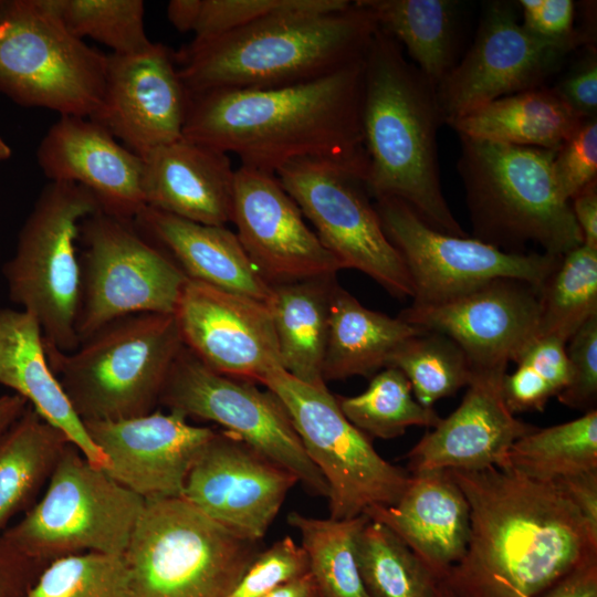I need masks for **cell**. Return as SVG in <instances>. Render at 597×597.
Returning a JSON list of instances; mask_svg holds the SVG:
<instances>
[{"label":"cell","mask_w":597,"mask_h":597,"mask_svg":"<svg viewBox=\"0 0 597 597\" xmlns=\"http://www.w3.org/2000/svg\"><path fill=\"white\" fill-rule=\"evenodd\" d=\"M449 471L470 506L465 554L443 578L459 597H537L597 559V528L556 481L510 465Z\"/></svg>","instance_id":"obj_1"},{"label":"cell","mask_w":597,"mask_h":597,"mask_svg":"<svg viewBox=\"0 0 597 597\" xmlns=\"http://www.w3.org/2000/svg\"><path fill=\"white\" fill-rule=\"evenodd\" d=\"M363 76L364 57L295 85L189 94L182 136L266 172L315 160L338 166L365 184Z\"/></svg>","instance_id":"obj_2"},{"label":"cell","mask_w":597,"mask_h":597,"mask_svg":"<svg viewBox=\"0 0 597 597\" xmlns=\"http://www.w3.org/2000/svg\"><path fill=\"white\" fill-rule=\"evenodd\" d=\"M437 87L379 28L364 56L362 128L368 158L366 190L397 198L433 229L467 237L440 185Z\"/></svg>","instance_id":"obj_3"},{"label":"cell","mask_w":597,"mask_h":597,"mask_svg":"<svg viewBox=\"0 0 597 597\" xmlns=\"http://www.w3.org/2000/svg\"><path fill=\"white\" fill-rule=\"evenodd\" d=\"M378 29L357 1L346 9L269 17L175 53L189 94L313 81L364 57Z\"/></svg>","instance_id":"obj_4"},{"label":"cell","mask_w":597,"mask_h":597,"mask_svg":"<svg viewBox=\"0 0 597 597\" xmlns=\"http://www.w3.org/2000/svg\"><path fill=\"white\" fill-rule=\"evenodd\" d=\"M460 140L458 169L475 239L507 252L533 242L557 256L583 244L554 177L555 150Z\"/></svg>","instance_id":"obj_5"},{"label":"cell","mask_w":597,"mask_h":597,"mask_svg":"<svg viewBox=\"0 0 597 597\" xmlns=\"http://www.w3.org/2000/svg\"><path fill=\"white\" fill-rule=\"evenodd\" d=\"M182 346L174 314L143 313L105 324L73 352L45 348L53 373L84 422L154 411Z\"/></svg>","instance_id":"obj_6"},{"label":"cell","mask_w":597,"mask_h":597,"mask_svg":"<svg viewBox=\"0 0 597 597\" xmlns=\"http://www.w3.org/2000/svg\"><path fill=\"white\" fill-rule=\"evenodd\" d=\"M260 552L182 498L147 499L124 554L133 597H227Z\"/></svg>","instance_id":"obj_7"},{"label":"cell","mask_w":597,"mask_h":597,"mask_svg":"<svg viewBox=\"0 0 597 597\" xmlns=\"http://www.w3.org/2000/svg\"><path fill=\"white\" fill-rule=\"evenodd\" d=\"M98 210L96 198L82 186L50 181L20 231L14 255L3 266L11 301L36 320L46 348L70 353L80 344L76 242L82 221Z\"/></svg>","instance_id":"obj_8"},{"label":"cell","mask_w":597,"mask_h":597,"mask_svg":"<svg viewBox=\"0 0 597 597\" xmlns=\"http://www.w3.org/2000/svg\"><path fill=\"white\" fill-rule=\"evenodd\" d=\"M107 55L72 34L51 0L0 4V92L19 105L93 117L102 103Z\"/></svg>","instance_id":"obj_9"},{"label":"cell","mask_w":597,"mask_h":597,"mask_svg":"<svg viewBox=\"0 0 597 597\" xmlns=\"http://www.w3.org/2000/svg\"><path fill=\"white\" fill-rule=\"evenodd\" d=\"M42 498L2 535L45 564L85 552L124 555L145 499L93 465L72 443Z\"/></svg>","instance_id":"obj_10"},{"label":"cell","mask_w":597,"mask_h":597,"mask_svg":"<svg viewBox=\"0 0 597 597\" xmlns=\"http://www.w3.org/2000/svg\"><path fill=\"white\" fill-rule=\"evenodd\" d=\"M260 384L281 400L306 454L325 478L329 517L352 519L369 507L397 503L410 473L378 454L327 387L301 381L284 369L268 374Z\"/></svg>","instance_id":"obj_11"},{"label":"cell","mask_w":597,"mask_h":597,"mask_svg":"<svg viewBox=\"0 0 597 597\" xmlns=\"http://www.w3.org/2000/svg\"><path fill=\"white\" fill-rule=\"evenodd\" d=\"M78 239L84 245L76 321L80 342L124 316L175 314L188 277L134 220L98 210L82 221Z\"/></svg>","instance_id":"obj_12"},{"label":"cell","mask_w":597,"mask_h":597,"mask_svg":"<svg viewBox=\"0 0 597 597\" xmlns=\"http://www.w3.org/2000/svg\"><path fill=\"white\" fill-rule=\"evenodd\" d=\"M159 404L186 418L211 421L292 472L312 494L328 498L281 400L255 383L219 374L182 346L165 380Z\"/></svg>","instance_id":"obj_13"},{"label":"cell","mask_w":597,"mask_h":597,"mask_svg":"<svg viewBox=\"0 0 597 597\" xmlns=\"http://www.w3.org/2000/svg\"><path fill=\"white\" fill-rule=\"evenodd\" d=\"M374 207L409 274L412 305L441 303L499 277L541 287L563 256L507 252L475 238L440 232L397 198L376 199Z\"/></svg>","instance_id":"obj_14"},{"label":"cell","mask_w":597,"mask_h":597,"mask_svg":"<svg viewBox=\"0 0 597 597\" xmlns=\"http://www.w3.org/2000/svg\"><path fill=\"white\" fill-rule=\"evenodd\" d=\"M275 175L341 269L365 273L397 298H412L404 261L386 237L363 180L315 160L293 161Z\"/></svg>","instance_id":"obj_15"},{"label":"cell","mask_w":597,"mask_h":597,"mask_svg":"<svg viewBox=\"0 0 597 597\" xmlns=\"http://www.w3.org/2000/svg\"><path fill=\"white\" fill-rule=\"evenodd\" d=\"M585 30L565 39H544L519 22L513 4H488L473 45L437 86L442 122L498 98L541 87L565 57L586 44Z\"/></svg>","instance_id":"obj_16"},{"label":"cell","mask_w":597,"mask_h":597,"mask_svg":"<svg viewBox=\"0 0 597 597\" xmlns=\"http://www.w3.org/2000/svg\"><path fill=\"white\" fill-rule=\"evenodd\" d=\"M297 482L287 469L222 430L200 450L181 498L230 532L260 542Z\"/></svg>","instance_id":"obj_17"},{"label":"cell","mask_w":597,"mask_h":597,"mask_svg":"<svg viewBox=\"0 0 597 597\" xmlns=\"http://www.w3.org/2000/svg\"><path fill=\"white\" fill-rule=\"evenodd\" d=\"M540 311V286L499 277L441 303L411 304L398 317L449 336L473 370H506L537 338Z\"/></svg>","instance_id":"obj_18"},{"label":"cell","mask_w":597,"mask_h":597,"mask_svg":"<svg viewBox=\"0 0 597 597\" xmlns=\"http://www.w3.org/2000/svg\"><path fill=\"white\" fill-rule=\"evenodd\" d=\"M231 222L270 286L336 275L342 270L275 174L242 165L235 170Z\"/></svg>","instance_id":"obj_19"},{"label":"cell","mask_w":597,"mask_h":597,"mask_svg":"<svg viewBox=\"0 0 597 597\" xmlns=\"http://www.w3.org/2000/svg\"><path fill=\"white\" fill-rule=\"evenodd\" d=\"M174 315L184 346L219 374L260 384L283 369L264 302L188 279Z\"/></svg>","instance_id":"obj_20"},{"label":"cell","mask_w":597,"mask_h":597,"mask_svg":"<svg viewBox=\"0 0 597 597\" xmlns=\"http://www.w3.org/2000/svg\"><path fill=\"white\" fill-rule=\"evenodd\" d=\"M189 93L175 53L160 43L107 55L105 90L91 117L138 156L182 137Z\"/></svg>","instance_id":"obj_21"},{"label":"cell","mask_w":597,"mask_h":597,"mask_svg":"<svg viewBox=\"0 0 597 597\" xmlns=\"http://www.w3.org/2000/svg\"><path fill=\"white\" fill-rule=\"evenodd\" d=\"M83 423L107 460L105 473L145 500L181 498L193 461L216 431L170 410Z\"/></svg>","instance_id":"obj_22"},{"label":"cell","mask_w":597,"mask_h":597,"mask_svg":"<svg viewBox=\"0 0 597 597\" xmlns=\"http://www.w3.org/2000/svg\"><path fill=\"white\" fill-rule=\"evenodd\" d=\"M506 370H473L459 407L407 453L408 471H478L507 467L509 451L536 427L517 419L502 390Z\"/></svg>","instance_id":"obj_23"},{"label":"cell","mask_w":597,"mask_h":597,"mask_svg":"<svg viewBox=\"0 0 597 597\" xmlns=\"http://www.w3.org/2000/svg\"><path fill=\"white\" fill-rule=\"evenodd\" d=\"M36 157L51 181L82 186L106 213L134 220L146 207L142 157L90 117L60 116L42 138Z\"/></svg>","instance_id":"obj_24"},{"label":"cell","mask_w":597,"mask_h":597,"mask_svg":"<svg viewBox=\"0 0 597 597\" xmlns=\"http://www.w3.org/2000/svg\"><path fill=\"white\" fill-rule=\"evenodd\" d=\"M140 157L146 207L201 224L231 222L235 170L228 154L182 136Z\"/></svg>","instance_id":"obj_25"},{"label":"cell","mask_w":597,"mask_h":597,"mask_svg":"<svg viewBox=\"0 0 597 597\" xmlns=\"http://www.w3.org/2000/svg\"><path fill=\"white\" fill-rule=\"evenodd\" d=\"M364 515L391 530L440 580L465 554L470 506L449 470L410 473L397 503Z\"/></svg>","instance_id":"obj_26"},{"label":"cell","mask_w":597,"mask_h":597,"mask_svg":"<svg viewBox=\"0 0 597 597\" xmlns=\"http://www.w3.org/2000/svg\"><path fill=\"white\" fill-rule=\"evenodd\" d=\"M0 385L24 398L93 465L101 469L107 465L49 364L39 323L23 310L0 308Z\"/></svg>","instance_id":"obj_27"},{"label":"cell","mask_w":597,"mask_h":597,"mask_svg":"<svg viewBox=\"0 0 597 597\" xmlns=\"http://www.w3.org/2000/svg\"><path fill=\"white\" fill-rule=\"evenodd\" d=\"M137 229L158 243L190 280L266 303L271 286L261 277L238 237L226 226H208L144 207Z\"/></svg>","instance_id":"obj_28"},{"label":"cell","mask_w":597,"mask_h":597,"mask_svg":"<svg viewBox=\"0 0 597 597\" xmlns=\"http://www.w3.org/2000/svg\"><path fill=\"white\" fill-rule=\"evenodd\" d=\"M586 119L544 86L504 96L448 123L460 137L558 150Z\"/></svg>","instance_id":"obj_29"},{"label":"cell","mask_w":597,"mask_h":597,"mask_svg":"<svg viewBox=\"0 0 597 597\" xmlns=\"http://www.w3.org/2000/svg\"><path fill=\"white\" fill-rule=\"evenodd\" d=\"M426 331L399 317L362 305L338 283L329 304V326L323 379L373 377L387 366L394 350L406 339Z\"/></svg>","instance_id":"obj_30"},{"label":"cell","mask_w":597,"mask_h":597,"mask_svg":"<svg viewBox=\"0 0 597 597\" xmlns=\"http://www.w3.org/2000/svg\"><path fill=\"white\" fill-rule=\"evenodd\" d=\"M336 275L271 286L268 302L283 369L301 381L326 387L323 363Z\"/></svg>","instance_id":"obj_31"},{"label":"cell","mask_w":597,"mask_h":597,"mask_svg":"<svg viewBox=\"0 0 597 597\" xmlns=\"http://www.w3.org/2000/svg\"><path fill=\"white\" fill-rule=\"evenodd\" d=\"M69 443L30 406L0 437V535L15 514L34 504Z\"/></svg>","instance_id":"obj_32"},{"label":"cell","mask_w":597,"mask_h":597,"mask_svg":"<svg viewBox=\"0 0 597 597\" xmlns=\"http://www.w3.org/2000/svg\"><path fill=\"white\" fill-rule=\"evenodd\" d=\"M377 27L402 44L437 87L454 61V3L448 0H357Z\"/></svg>","instance_id":"obj_33"},{"label":"cell","mask_w":597,"mask_h":597,"mask_svg":"<svg viewBox=\"0 0 597 597\" xmlns=\"http://www.w3.org/2000/svg\"><path fill=\"white\" fill-rule=\"evenodd\" d=\"M367 521L364 514L342 520L295 511L287 515V523L301 535L310 573L322 597H369L355 554L357 534Z\"/></svg>","instance_id":"obj_34"},{"label":"cell","mask_w":597,"mask_h":597,"mask_svg":"<svg viewBox=\"0 0 597 597\" xmlns=\"http://www.w3.org/2000/svg\"><path fill=\"white\" fill-rule=\"evenodd\" d=\"M358 570L369 597H436L440 579L387 526L365 523L355 545Z\"/></svg>","instance_id":"obj_35"},{"label":"cell","mask_w":597,"mask_h":597,"mask_svg":"<svg viewBox=\"0 0 597 597\" xmlns=\"http://www.w3.org/2000/svg\"><path fill=\"white\" fill-rule=\"evenodd\" d=\"M509 465L540 480L555 481L597 470V410L517 439L509 451Z\"/></svg>","instance_id":"obj_36"},{"label":"cell","mask_w":597,"mask_h":597,"mask_svg":"<svg viewBox=\"0 0 597 597\" xmlns=\"http://www.w3.org/2000/svg\"><path fill=\"white\" fill-rule=\"evenodd\" d=\"M537 337L567 341L597 316V249L584 243L564 254L540 287Z\"/></svg>","instance_id":"obj_37"},{"label":"cell","mask_w":597,"mask_h":597,"mask_svg":"<svg viewBox=\"0 0 597 597\" xmlns=\"http://www.w3.org/2000/svg\"><path fill=\"white\" fill-rule=\"evenodd\" d=\"M344 416L367 436L392 439L412 426L436 427L440 417L417 401L410 383L395 367L375 374L368 387L350 397H336Z\"/></svg>","instance_id":"obj_38"},{"label":"cell","mask_w":597,"mask_h":597,"mask_svg":"<svg viewBox=\"0 0 597 597\" xmlns=\"http://www.w3.org/2000/svg\"><path fill=\"white\" fill-rule=\"evenodd\" d=\"M386 367L399 369L417 401L429 408L468 386L473 375L463 349L449 336L428 329L400 344Z\"/></svg>","instance_id":"obj_39"},{"label":"cell","mask_w":597,"mask_h":597,"mask_svg":"<svg viewBox=\"0 0 597 597\" xmlns=\"http://www.w3.org/2000/svg\"><path fill=\"white\" fill-rule=\"evenodd\" d=\"M51 4L72 34L92 38L113 54H136L154 44L146 35L142 0H51Z\"/></svg>","instance_id":"obj_40"},{"label":"cell","mask_w":597,"mask_h":597,"mask_svg":"<svg viewBox=\"0 0 597 597\" xmlns=\"http://www.w3.org/2000/svg\"><path fill=\"white\" fill-rule=\"evenodd\" d=\"M25 597H133L124 555L85 552L48 563Z\"/></svg>","instance_id":"obj_41"},{"label":"cell","mask_w":597,"mask_h":597,"mask_svg":"<svg viewBox=\"0 0 597 597\" xmlns=\"http://www.w3.org/2000/svg\"><path fill=\"white\" fill-rule=\"evenodd\" d=\"M516 368L505 374L504 400L512 413L542 411L569 380L566 342L553 336L535 338L514 362Z\"/></svg>","instance_id":"obj_42"},{"label":"cell","mask_w":597,"mask_h":597,"mask_svg":"<svg viewBox=\"0 0 597 597\" xmlns=\"http://www.w3.org/2000/svg\"><path fill=\"white\" fill-rule=\"evenodd\" d=\"M348 0H198L191 43H201L259 20L286 13L333 12Z\"/></svg>","instance_id":"obj_43"},{"label":"cell","mask_w":597,"mask_h":597,"mask_svg":"<svg viewBox=\"0 0 597 597\" xmlns=\"http://www.w3.org/2000/svg\"><path fill=\"white\" fill-rule=\"evenodd\" d=\"M308 572L304 548L285 536L255 555L227 597H263Z\"/></svg>","instance_id":"obj_44"},{"label":"cell","mask_w":597,"mask_h":597,"mask_svg":"<svg viewBox=\"0 0 597 597\" xmlns=\"http://www.w3.org/2000/svg\"><path fill=\"white\" fill-rule=\"evenodd\" d=\"M569 380L557 396L561 404L584 412L597 404V316L588 320L566 343Z\"/></svg>","instance_id":"obj_45"},{"label":"cell","mask_w":597,"mask_h":597,"mask_svg":"<svg viewBox=\"0 0 597 597\" xmlns=\"http://www.w3.org/2000/svg\"><path fill=\"white\" fill-rule=\"evenodd\" d=\"M553 171L558 189L567 201L597 180L596 117L586 119L556 150Z\"/></svg>","instance_id":"obj_46"},{"label":"cell","mask_w":597,"mask_h":597,"mask_svg":"<svg viewBox=\"0 0 597 597\" xmlns=\"http://www.w3.org/2000/svg\"><path fill=\"white\" fill-rule=\"evenodd\" d=\"M522 25L544 39H565L574 29L575 4L572 0H521Z\"/></svg>","instance_id":"obj_47"},{"label":"cell","mask_w":597,"mask_h":597,"mask_svg":"<svg viewBox=\"0 0 597 597\" xmlns=\"http://www.w3.org/2000/svg\"><path fill=\"white\" fill-rule=\"evenodd\" d=\"M569 107L585 119L596 117L597 59L595 50L580 60L552 88Z\"/></svg>","instance_id":"obj_48"},{"label":"cell","mask_w":597,"mask_h":597,"mask_svg":"<svg viewBox=\"0 0 597 597\" xmlns=\"http://www.w3.org/2000/svg\"><path fill=\"white\" fill-rule=\"evenodd\" d=\"M46 564L34 559L0 535V597H25Z\"/></svg>","instance_id":"obj_49"},{"label":"cell","mask_w":597,"mask_h":597,"mask_svg":"<svg viewBox=\"0 0 597 597\" xmlns=\"http://www.w3.org/2000/svg\"><path fill=\"white\" fill-rule=\"evenodd\" d=\"M584 517L597 528V470L555 480Z\"/></svg>","instance_id":"obj_50"},{"label":"cell","mask_w":597,"mask_h":597,"mask_svg":"<svg viewBox=\"0 0 597 597\" xmlns=\"http://www.w3.org/2000/svg\"><path fill=\"white\" fill-rule=\"evenodd\" d=\"M537 597H597V559L579 566Z\"/></svg>","instance_id":"obj_51"},{"label":"cell","mask_w":597,"mask_h":597,"mask_svg":"<svg viewBox=\"0 0 597 597\" xmlns=\"http://www.w3.org/2000/svg\"><path fill=\"white\" fill-rule=\"evenodd\" d=\"M569 202L583 243L597 249V180L583 188Z\"/></svg>","instance_id":"obj_52"},{"label":"cell","mask_w":597,"mask_h":597,"mask_svg":"<svg viewBox=\"0 0 597 597\" xmlns=\"http://www.w3.org/2000/svg\"><path fill=\"white\" fill-rule=\"evenodd\" d=\"M316 583L308 572L287 580L272 589L263 597H321Z\"/></svg>","instance_id":"obj_53"},{"label":"cell","mask_w":597,"mask_h":597,"mask_svg":"<svg viewBox=\"0 0 597 597\" xmlns=\"http://www.w3.org/2000/svg\"><path fill=\"white\" fill-rule=\"evenodd\" d=\"M198 0H172L167 7V17L179 32L192 31Z\"/></svg>","instance_id":"obj_54"},{"label":"cell","mask_w":597,"mask_h":597,"mask_svg":"<svg viewBox=\"0 0 597 597\" xmlns=\"http://www.w3.org/2000/svg\"><path fill=\"white\" fill-rule=\"evenodd\" d=\"M28 406L27 400L17 394L0 397V437L21 417Z\"/></svg>","instance_id":"obj_55"},{"label":"cell","mask_w":597,"mask_h":597,"mask_svg":"<svg viewBox=\"0 0 597 597\" xmlns=\"http://www.w3.org/2000/svg\"><path fill=\"white\" fill-rule=\"evenodd\" d=\"M436 597H459L452 588L441 579L438 587V593Z\"/></svg>","instance_id":"obj_56"},{"label":"cell","mask_w":597,"mask_h":597,"mask_svg":"<svg viewBox=\"0 0 597 597\" xmlns=\"http://www.w3.org/2000/svg\"><path fill=\"white\" fill-rule=\"evenodd\" d=\"M11 156V149L9 145L0 137V161Z\"/></svg>","instance_id":"obj_57"},{"label":"cell","mask_w":597,"mask_h":597,"mask_svg":"<svg viewBox=\"0 0 597 597\" xmlns=\"http://www.w3.org/2000/svg\"><path fill=\"white\" fill-rule=\"evenodd\" d=\"M0 4H1V0H0Z\"/></svg>","instance_id":"obj_58"},{"label":"cell","mask_w":597,"mask_h":597,"mask_svg":"<svg viewBox=\"0 0 597 597\" xmlns=\"http://www.w3.org/2000/svg\"><path fill=\"white\" fill-rule=\"evenodd\" d=\"M322 597V596H321Z\"/></svg>","instance_id":"obj_59"}]
</instances>
